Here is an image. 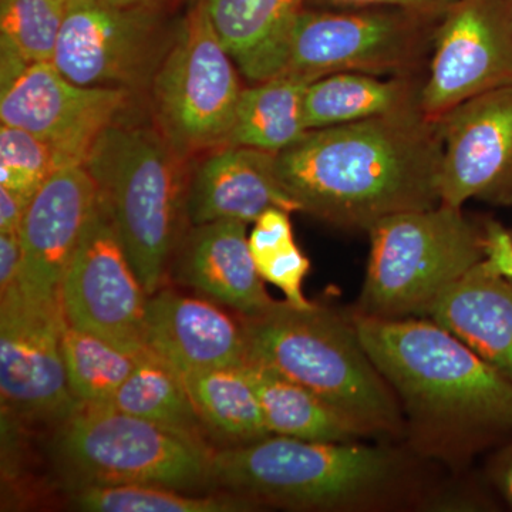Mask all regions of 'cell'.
I'll return each mask as SVG.
<instances>
[{
    "instance_id": "obj_1",
    "label": "cell",
    "mask_w": 512,
    "mask_h": 512,
    "mask_svg": "<svg viewBox=\"0 0 512 512\" xmlns=\"http://www.w3.org/2000/svg\"><path fill=\"white\" fill-rule=\"evenodd\" d=\"M443 138L420 107L309 130L275 156L276 177L299 210L335 227L372 228L440 204Z\"/></svg>"
},
{
    "instance_id": "obj_2",
    "label": "cell",
    "mask_w": 512,
    "mask_h": 512,
    "mask_svg": "<svg viewBox=\"0 0 512 512\" xmlns=\"http://www.w3.org/2000/svg\"><path fill=\"white\" fill-rule=\"evenodd\" d=\"M416 453L461 466L512 433V382L429 318L350 313Z\"/></svg>"
},
{
    "instance_id": "obj_3",
    "label": "cell",
    "mask_w": 512,
    "mask_h": 512,
    "mask_svg": "<svg viewBox=\"0 0 512 512\" xmlns=\"http://www.w3.org/2000/svg\"><path fill=\"white\" fill-rule=\"evenodd\" d=\"M211 485L258 507L302 511L386 510L414 497L412 467L396 448L275 434L215 450Z\"/></svg>"
},
{
    "instance_id": "obj_4",
    "label": "cell",
    "mask_w": 512,
    "mask_h": 512,
    "mask_svg": "<svg viewBox=\"0 0 512 512\" xmlns=\"http://www.w3.org/2000/svg\"><path fill=\"white\" fill-rule=\"evenodd\" d=\"M245 363L264 367L325 399L369 436L404 434L396 394L366 352L352 318L312 303L275 301L241 316Z\"/></svg>"
},
{
    "instance_id": "obj_5",
    "label": "cell",
    "mask_w": 512,
    "mask_h": 512,
    "mask_svg": "<svg viewBox=\"0 0 512 512\" xmlns=\"http://www.w3.org/2000/svg\"><path fill=\"white\" fill-rule=\"evenodd\" d=\"M184 160L160 131L116 121L83 163L148 296L161 289L187 220Z\"/></svg>"
},
{
    "instance_id": "obj_6",
    "label": "cell",
    "mask_w": 512,
    "mask_h": 512,
    "mask_svg": "<svg viewBox=\"0 0 512 512\" xmlns=\"http://www.w3.org/2000/svg\"><path fill=\"white\" fill-rule=\"evenodd\" d=\"M370 255L357 313L426 318L434 302L484 259V231L463 208L400 212L367 229Z\"/></svg>"
},
{
    "instance_id": "obj_7",
    "label": "cell",
    "mask_w": 512,
    "mask_h": 512,
    "mask_svg": "<svg viewBox=\"0 0 512 512\" xmlns=\"http://www.w3.org/2000/svg\"><path fill=\"white\" fill-rule=\"evenodd\" d=\"M56 451L76 487L161 485L191 491L211 485L215 450L110 403H77L60 421Z\"/></svg>"
},
{
    "instance_id": "obj_8",
    "label": "cell",
    "mask_w": 512,
    "mask_h": 512,
    "mask_svg": "<svg viewBox=\"0 0 512 512\" xmlns=\"http://www.w3.org/2000/svg\"><path fill=\"white\" fill-rule=\"evenodd\" d=\"M205 0H197L151 80L157 130L187 158L228 146L242 87Z\"/></svg>"
},
{
    "instance_id": "obj_9",
    "label": "cell",
    "mask_w": 512,
    "mask_h": 512,
    "mask_svg": "<svg viewBox=\"0 0 512 512\" xmlns=\"http://www.w3.org/2000/svg\"><path fill=\"white\" fill-rule=\"evenodd\" d=\"M440 20L396 9H302L281 74L309 82L336 73L417 76L430 62Z\"/></svg>"
},
{
    "instance_id": "obj_10",
    "label": "cell",
    "mask_w": 512,
    "mask_h": 512,
    "mask_svg": "<svg viewBox=\"0 0 512 512\" xmlns=\"http://www.w3.org/2000/svg\"><path fill=\"white\" fill-rule=\"evenodd\" d=\"M160 6L67 0L53 64L70 82L131 92L163 59Z\"/></svg>"
},
{
    "instance_id": "obj_11",
    "label": "cell",
    "mask_w": 512,
    "mask_h": 512,
    "mask_svg": "<svg viewBox=\"0 0 512 512\" xmlns=\"http://www.w3.org/2000/svg\"><path fill=\"white\" fill-rule=\"evenodd\" d=\"M427 70L420 109L434 123L464 101L512 87V2L457 0L437 26Z\"/></svg>"
},
{
    "instance_id": "obj_12",
    "label": "cell",
    "mask_w": 512,
    "mask_h": 512,
    "mask_svg": "<svg viewBox=\"0 0 512 512\" xmlns=\"http://www.w3.org/2000/svg\"><path fill=\"white\" fill-rule=\"evenodd\" d=\"M147 301V292L99 197L64 274L60 289L64 319L67 325L121 349L143 352Z\"/></svg>"
},
{
    "instance_id": "obj_13",
    "label": "cell",
    "mask_w": 512,
    "mask_h": 512,
    "mask_svg": "<svg viewBox=\"0 0 512 512\" xmlns=\"http://www.w3.org/2000/svg\"><path fill=\"white\" fill-rule=\"evenodd\" d=\"M62 303L33 301L18 286L0 295V396L16 417L62 421L77 400L70 392L62 339Z\"/></svg>"
},
{
    "instance_id": "obj_14",
    "label": "cell",
    "mask_w": 512,
    "mask_h": 512,
    "mask_svg": "<svg viewBox=\"0 0 512 512\" xmlns=\"http://www.w3.org/2000/svg\"><path fill=\"white\" fill-rule=\"evenodd\" d=\"M130 93L79 86L53 63H30L0 92V121L47 141L66 167L83 165L100 134L116 123Z\"/></svg>"
},
{
    "instance_id": "obj_15",
    "label": "cell",
    "mask_w": 512,
    "mask_h": 512,
    "mask_svg": "<svg viewBox=\"0 0 512 512\" xmlns=\"http://www.w3.org/2000/svg\"><path fill=\"white\" fill-rule=\"evenodd\" d=\"M440 204L512 205V87L464 101L440 121Z\"/></svg>"
},
{
    "instance_id": "obj_16",
    "label": "cell",
    "mask_w": 512,
    "mask_h": 512,
    "mask_svg": "<svg viewBox=\"0 0 512 512\" xmlns=\"http://www.w3.org/2000/svg\"><path fill=\"white\" fill-rule=\"evenodd\" d=\"M99 202L84 165L60 168L30 201L19 227L22 272L18 288L33 301L60 302L74 252Z\"/></svg>"
},
{
    "instance_id": "obj_17",
    "label": "cell",
    "mask_w": 512,
    "mask_h": 512,
    "mask_svg": "<svg viewBox=\"0 0 512 512\" xmlns=\"http://www.w3.org/2000/svg\"><path fill=\"white\" fill-rule=\"evenodd\" d=\"M144 348L181 376L245 363L242 322L215 303L158 289L148 296Z\"/></svg>"
},
{
    "instance_id": "obj_18",
    "label": "cell",
    "mask_w": 512,
    "mask_h": 512,
    "mask_svg": "<svg viewBox=\"0 0 512 512\" xmlns=\"http://www.w3.org/2000/svg\"><path fill=\"white\" fill-rule=\"evenodd\" d=\"M275 156L258 148L225 146L205 158L188 184L192 227L215 221L249 224L271 208L301 211L279 184Z\"/></svg>"
},
{
    "instance_id": "obj_19",
    "label": "cell",
    "mask_w": 512,
    "mask_h": 512,
    "mask_svg": "<svg viewBox=\"0 0 512 512\" xmlns=\"http://www.w3.org/2000/svg\"><path fill=\"white\" fill-rule=\"evenodd\" d=\"M180 284L228 306L239 316H255L274 305L259 274L241 221H215L192 227L175 259Z\"/></svg>"
},
{
    "instance_id": "obj_20",
    "label": "cell",
    "mask_w": 512,
    "mask_h": 512,
    "mask_svg": "<svg viewBox=\"0 0 512 512\" xmlns=\"http://www.w3.org/2000/svg\"><path fill=\"white\" fill-rule=\"evenodd\" d=\"M439 323L512 382V282L484 262L471 268L431 305Z\"/></svg>"
},
{
    "instance_id": "obj_21",
    "label": "cell",
    "mask_w": 512,
    "mask_h": 512,
    "mask_svg": "<svg viewBox=\"0 0 512 512\" xmlns=\"http://www.w3.org/2000/svg\"><path fill=\"white\" fill-rule=\"evenodd\" d=\"M305 0H205L222 45L248 80L284 70L286 43Z\"/></svg>"
},
{
    "instance_id": "obj_22",
    "label": "cell",
    "mask_w": 512,
    "mask_h": 512,
    "mask_svg": "<svg viewBox=\"0 0 512 512\" xmlns=\"http://www.w3.org/2000/svg\"><path fill=\"white\" fill-rule=\"evenodd\" d=\"M423 83L417 76L384 80L365 73L330 74L306 89V126H342L420 107Z\"/></svg>"
},
{
    "instance_id": "obj_23",
    "label": "cell",
    "mask_w": 512,
    "mask_h": 512,
    "mask_svg": "<svg viewBox=\"0 0 512 512\" xmlns=\"http://www.w3.org/2000/svg\"><path fill=\"white\" fill-rule=\"evenodd\" d=\"M269 433L323 443H352L370 437L359 424L318 394L264 367L244 363Z\"/></svg>"
},
{
    "instance_id": "obj_24",
    "label": "cell",
    "mask_w": 512,
    "mask_h": 512,
    "mask_svg": "<svg viewBox=\"0 0 512 512\" xmlns=\"http://www.w3.org/2000/svg\"><path fill=\"white\" fill-rule=\"evenodd\" d=\"M308 79L281 74L242 89L228 146L279 153L301 140L306 126L305 93Z\"/></svg>"
},
{
    "instance_id": "obj_25",
    "label": "cell",
    "mask_w": 512,
    "mask_h": 512,
    "mask_svg": "<svg viewBox=\"0 0 512 512\" xmlns=\"http://www.w3.org/2000/svg\"><path fill=\"white\" fill-rule=\"evenodd\" d=\"M183 379L210 440L221 448L244 446L271 436L244 365L194 373Z\"/></svg>"
},
{
    "instance_id": "obj_26",
    "label": "cell",
    "mask_w": 512,
    "mask_h": 512,
    "mask_svg": "<svg viewBox=\"0 0 512 512\" xmlns=\"http://www.w3.org/2000/svg\"><path fill=\"white\" fill-rule=\"evenodd\" d=\"M110 404L174 433L211 444L183 376L148 350Z\"/></svg>"
},
{
    "instance_id": "obj_27",
    "label": "cell",
    "mask_w": 512,
    "mask_h": 512,
    "mask_svg": "<svg viewBox=\"0 0 512 512\" xmlns=\"http://www.w3.org/2000/svg\"><path fill=\"white\" fill-rule=\"evenodd\" d=\"M62 349L70 392L77 402L86 404L110 403L146 352L121 349L67 322Z\"/></svg>"
},
{
    "instance_id": "obj_28",
    "label": "cell",
    "mask_w": 512,
    "mask_h": 512,
    "mask_svg": "<svg viewBox=\"0 0 512 512\" xmlns=\"http://www.w3.org/2000/svg\"><path fill=\"white\" fill-rule=\"evenodd\" d=\"M161 485H83L73 507L87 512H244L258 508L242 495H194Z\"/></svg>"
},
{
    "instance_id": "obj_29",
    "label": "cell",
    "mask_w": 512,
    "mask_h": 512,
    "mask_svg": "<svg viewBox=\"0 0 512 512\" xmlns=\"http://www.w3.org/2000/svg\"><path fill=\"white\" fill-rule=\"evenodd\" d=\"M67 0H0V39L30 63H52Z\"/></svg>"
},
{
    "instance_id": "obj_30",
    "label": "cell",
    "mask_w": 512,
    "mask_h": 512,
    "mask_svg": "<svg viewBox=\"0 0 512 512\" xmlns=\"http://www.w3.org/2000/svg\"><path fill=\"white\" fill-rule=\"evenodd\" d=\"M64 167L47 141L23 128L0 126V187L32 200L47 178Z\"/></svg>"
},
{
    "instance_id": "obj_31",
    "label": "cell",
    "mask_w": 512,
    "mask_h": 512,
    "mask_svg": "<svg viewBox=\"0 0 512 512\" xmlns=\"http://www.w3.org/2000/svg\"><path fill=\"white\" fill-rule=\"evenodd\" d=\"M264 281L275 285L285 293L286 301L298 308H309L312 302L303 293V281L311 269V262L303 255L298 245L282 249L256 264Z\"/></svg>"
},
{
    "instance_id": "obj_32",
    "label": "cell",
    "mask_w": 512,
    "mask_h": 512,
    "mask_svg": "<svg viewBox=\"0 0 512 512\" xmlns=\"http://www.w3.org/2000/svg\"><path fill=\"white\" fill-rule=\"evenodd\" d=\"M289 215L291 212L281 208H271L255 221V227L248 237L255 264L296 244Z\"/></svg>"
},
{
    "instance_id": "obj_33",
    "label": "cell",
    "mask_w": 512,
    "mask_h": 512,
    "mask_svg": "<svg viewBox=\"0 0 512 512\" xmlns=\"http://www.w3.org/2000/svg\"><path fill=\"white\" fill-rule=\"evenodd\" d=\"M320 9H396L441 19L457 0H305Z\"/></svg>"
},
{
    "instance_id": "obj_34",
    "label": "cell",
    "mask_w": 512,
    "mask_h": 512,
    "mask_svg": "<svg viewBox=\"0 0 512 512\" xmlns=\"http://www.w3.org/2000/svg\"><path fill=\"white\" fill-rule=\"evenodd\" d=\"M484 231L483 262L495 275L512 282V234L503 225L487 221Z\"/></svg>"
},
{
    "instance_id": "obj_35",
    "label": "cell",
    "mask_w": 512,
    "mask_h": 512,
    "mask_svg": "<svg viewBox=\"0 0 512 512\" xmlns=\"http://www.w3.org/2000/svg\"><path fill=\"white\" fill-rule=\"evenodd\" d=\"M22 245L18 232H0V295L19 285Z\"/></svg>"
},
{
    "instance_id": "obj_36",
    "label": "cell",
    "mask_w": 512,
    "mask_h": 512,
    "mask_svg": "<svg viewBox=\"0 0 512 512\" xmlns=\"http://www.w3.org/2000/svg\"><path fill=\"white\" fill-rule=\"evenodd\" d=\"M30 201L8 188L0 187V232H18Z\"/></svg>"
},
{
    "instance_id": "obj_37",
    "label": "cell",
    "mask_w": 512,
    "mask_h": 512,
    "mask_svg": "<svg viewBox=\"0 0 512 512\" xmlns=\"http://www.w3.org/2000/svg\"><path fill=\"white\" fill-rule=\"evenodd\" d=\"M491 474L498 490L512 507V443L495 454Z\"/></svg>"
},
{
    "instance_id": "obj_38",
    "label": "cell",
    "mask_w": 512,
    "mask_h": 512,
    "mask_svg": "<svg viewBox=\"0 0 512 512\" xmlns=\"http://www.w3.org/2000/svg\"><path fill=\"white\" fill-rule=\"evenodd\" d=\"M116 6H160L164 0H106Z\"/></svg>"
}]
</instances>
